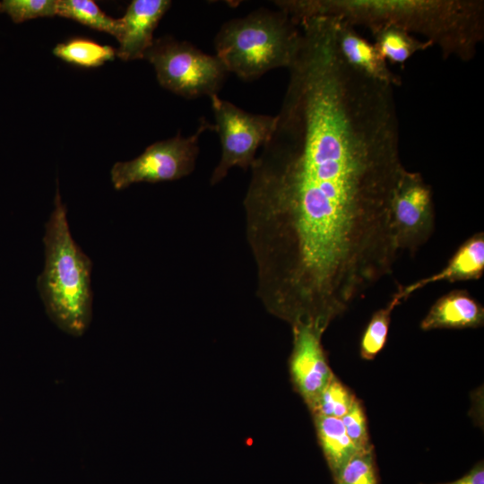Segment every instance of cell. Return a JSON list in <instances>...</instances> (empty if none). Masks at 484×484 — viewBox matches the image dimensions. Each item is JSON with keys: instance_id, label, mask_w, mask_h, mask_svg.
<instances>
[{"instance_id": "9c48e42d", "label": "cell", "mask_w": 484, "mask_h": 484, "mask_svg": "<svg viewBox=\"0 0 484 484\" xmlns=\"http://www.w3.org/2000/svg\"><path fill=\"white\" fill-rule=\"evenodd\" d=\"M291 331L290 381L295 392L310 410L334 374L322 344L324 333L306 324H294Z\"/></svg>"}, {"instance_id": "2e32d148", "label": "cell", "mask_w": 484, "mask_h": 484, "mask_svg": "<svg viewBox=\"0 0 484 484\" xmlns=\"http://www.w3.org/2000/svg\"><path fill=\"white\" fill-rule=\"evenodd\" d=\"M56 13L91 29L108 33L117 41L121 37L120 18L115 19L107 15L92 0H56Z\"/></svg>"}, {"instance_id": "9a60e30c", "label": "cell", "mask_w": 484, "mask_h": 484, "mask_svg": "<svg viewBox=\"0 0 484 484\" xmlns=\"http://www.w3.org/2000/svg\"><path fill=\"white\" fill-rule=\"evenodd\" d=\"M370 31L379 53L393 64H404L416 53L432 47L428 41L418 39L411 33L393 26L380 27Z\"/></svg>"}, {"instance_id": "6da1fadb", "label": "cell", "mask_w": 484, "mask_h": 484, "mask_svg": "<svg viewBox=\"0 0 484 484\" xmlns=\"http://www.w3.org/2000/svg\"><path fill=\"white\" fill-rule=\"evenodd\" d=\"M243 202L256 293L299 312L350 307L393 271L404 169L391 87L339 64L290 72Z\"/></svg>"}, {"instance_id": "5bb4252c", "label": "cell", "mask_w": 484, "mask_h": 484, "mask_svg": "<svg viewBox=\"0 0 484 484\" xmlns=\"http://www.w3.org/2000/svg\"><path fill=\"white\" fill-rule=\"evenodd\" d=\"M312 417L318 444L333 477L360 450L348 436L341 419Z\"/></svg>"}, {"instance_id": "ffe728a7", "label": "cell", "mask_w": 484, "mask_h": 484, "mask_svg": "<svg viewBox=\"0 0 484 484\" xmlns=\"http://www.w3.org/2000/svg\"><path fill=\"white\" fill-rule=\"evenodd\" d=\"M355 398L352 392L334 375L309 411L312 416L341 419L349 411Z\"/></svg>"}, {"instance_id": "44dd1931", "label": "cell", "mask_w": 484, "mask_h": 484, "mask_svg": "<svg viewBox=\"0 0 484 484\" xmlns=\"http://www.w3.org/2000/svg\"><path fill=\"white\" fill-rule=\"evenodd\" d=\"M0 13L7 14L14 23L56 13V0H1Z\"/></svg>"}, {"instance_id": "d6986e66", "label": "cell", "mask_w": 484, "mask_h": 484, "mask_svg": "<svg viewBox=\"0 0 484 484\" xmlns=\"http://www.w3.org/2000/svg\"><path fill=\"white\" fill-rule=\"evenodd\" d=\"M334 484H378L374 446L355 454L333 476Z\"/></svg>"}, {"instance_id": "3957f363", "label": "cell", "mask_w": 484, "mask_h": 484, "mask_svg": "<svg viewBox=\"0 0 484 484\" xmlns=\"http://www.w3.org/2000/svg\"><path fill=\"white\" fill-rule=\"evenodd\" d=\"M54 205L46 223L45 264L37 288L56 326L66 334L81 337L92 319V262L72 237L58 185Z\"/></svg>"}, {"instance_id": "30bf717a", "label": "cell", "mask_w": 484, "mask_h": 484, "mask_svg": "<svg viewBox=\"0 0 484 484\" xmlns=\"http://www.w3.org/2000/svg\"><path fill=\"white\" fill-rule=\"evenodd\" d=\"M169 0H134L120 18L122 33L116 56L124 61L143 59L154 39L153 31L169 10Z\"/></svg>"}, {"instance_id": "277c9868", "label": "cell", "mask_w": 484, "mask_h": 484, "mask_svg": "<svg viewBox=\"0 0 484 484\" xmlns=\"http://www.w3.org/2000/svg\"><path fill=\"white\" fill-rule=\"evenodd\" d=\"M301 39V31L287 13L255 10L226 22L214 39L216 56L228 72L255 80L275 68H290Z\"/></svg>"}, {"instance_id": "e0dca14e", "label": "cell", "mask_w": 484, "mask_h": 484, "mask_svg": "<svg viewBox=\"0 0 484 484\" xmlns=\"http://www.w3.org/2000/svg\"><path fill=\"white\" fill-rule=\"evenodd\" d=\"M53 54L60 59L82 67H98L113 60L116 49L108 45H100L91 39L74 38L57 44Z\"/></svg>"}, {"instance_id": "603a6c76", "label": "cell", "mask_w": 484, "mask_h": 484, "mask_svg": "<svg viewBox=\"0 0 484 484\" xmlns=\"http://www.w3.org/2000/svg\"><path fill=\"white\" fill-rule=\"evenodd\" d=\"M423 484V483H420ZM436 484H484V463L479 461L474 466L460 479L445 483Z\"/></svg>"}, {"instance_id": "ac0fdd59", "label": "cell", "mask_w": 484, "mask_h": 484, "mask_svg": "<svg viewBox=\"0 0 484 484\" xmlns=\"http://www.w3.org/2000/svg\"><path fill=\"white\" fill-rule=\"evenodd\" d=\"M402 301L403 298L397 290L384 307L373 314L360 340L359 354L363 359H374L384 349L387 341L392 312Z\"/></svg>"}, {"instance_id": "5b68a950", "label": "cell", "mask_w": 484, "mask_h": 484, "mask_svg": "<svg viewBox=\"0 0 484 484\" xmlns=\"http://www.w3.org/2000/svg\"><path fill=\"white\" fill-rule=\"evenodd\" d=\"M144 58L163 88L186 99L217 95L228 72L217 56L170 36L154 39Z\"/></svg>"}, {"instance_id": "7a4b0ae2", "label": "cell", "mask_w": 484, "mask_h": 484, "mask_svg": "<svg viewBox=\"0 0 484 484\" xmlns=\"http://www.w3.org/2000/svg\"><path fill=\"white\" fill-rule=\"evenodd\" d=\"M293 21L334 17L370 30L393 26L416 33L444 58L471 61L484 39L482 0H280Z\"/></svg>"}, {"instance_id": "8fae6325", "label": "cell", "mask_w": 484, "mask_h": 484, "mask_svg": "<svg viewBox=\"0 0 484 484\" xmlns=\"http://www.w3.org/2000/svg\"><path fill=\"white\" fill-rule=\"evenodd\" d=\"M336 41L341 57L350 66L374 81L392 87L402 85V78L388 67L376 47L364 39L354 26L340 19Z\"/></svg>"}, {"instance_id": "4fadbf2b", "label": "cell", "mask_w": 484, "mask_h": 484, "mask_svg": "<svg viewBox=\"0 0 484 484\" xmlns=\"http://www.w3.org/2000/svg\"><path fill=\"white\" fill-rule=\"evenodd\" d=\"M484 324V307L466 290H453L431 306L420 329H466Z\"/></svg>"}, {"instance_id": "52a82bcc", "label": "cell", "mask_w": 484, "mask_h": 484, "mask_svg": "<svg viewBox=\"0 0 484 484\" xmlns=\"http://www.w3.org/2000/svg\"><path fill=\"white\" fill-rule=\"evenodd\" d=\"M221 144L220 160L214 169L211 184L220 182L233 167L251 168L256 151L269 139L276 123V117L248 113L217 95L211 97Z\"/></svg>"}, {"instance_id": "ba28073f", "label": "cell", "mask_w": 484, "mask_h": 484, "mask_svg": "<svg viewBox=\"0 0 484 484\" xmlns=\"http://www.w3.org/2000/svg\"><path fill=\"white\" fill-rule=\"evenodd\" d=\"M391 225L399 252L413 255L431 237L433 191L419 172L402 169L392 194Z\"/></svg>"}, {"instance_id": "7402d4cb", "label": "cell", "mask_w": 484, "mask_h": 484, "mask_svg": "<svg viewBox=\"0 0 484 484\" xmlns=\"http://www.w3.org/2000/svg\"><path fill=\"white\" fill-rule=\"evenodd\" d=\"M341 419L348 436L359 450L373 446L369 441L365 410L361 402L357 397L349 411Z\"/></svg>"}, {"instance_id": "8992f818", "label": "cell", "mask_w": 484, "mask_h": 484, "mask_svg": "<svg viewBox=\"0 0 484 484\" xmlns=\"http://www.w3.org/2000/svg\"><path fill=\"white\" fill-rule=\"evenodd\" d=\"M214 125L201 118L196 132L182 137L176 136L149 145L138 157L128 161L116 162L110 170V179L116 190L136 183H158L177 180L189 175L194 169L199 154V139Z\"/></svg>"}, {"instance_id": "7c38bea8", "label": "cell", "mask_w": 484, "mask_h": 484, "mask_svg": "<svg viewBox=\"0 0 484 484\" xmlns=\"http://www.w3.org/2000/svg\"><path fill=\"white\" fill-rule=\"evenodd\" d=\"M484 272V233L478 232L467 238L455 251L446 265L438 272L420 279L408 286L398 287L403 300L427 285L438 281H465L481 278Z\"/></svg>"}]
</instances>
